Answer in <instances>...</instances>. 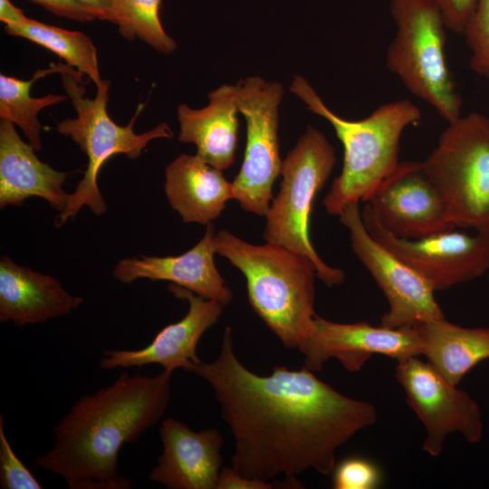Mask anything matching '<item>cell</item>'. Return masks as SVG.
<instances>
[{
  "instance_id": "15",
  "label": "cell",
  "mask_w": 489,
  "mask_h": 489,
  "mask_svg": "<svg viewBox=\"0 0 489 489\" xmlns=\"http://www.w3.org/2000/svg\"><path fill=\"white\" fill-rule=\"evenodd\" d=\"M168 290L177 298L187 301V314L180 321L164 327L144 348L106 350L99 360L101 369H129L159 364L172 372L177 369L192 372L201 360L197 354V343L202 335L217 322L224 306L175 283H170Z\"/></svg>"
},
{
  "instance_id": "7",
  "label": "cell",
  "mask_w": 489,
  "mask_h": 489,
  "mask_svg": "<svg viewBox=\"0 0 489 489\" xmlns=\"http://www.w3.org/2000/svg\"><path fill=\"white\" fill-rule=\"evenodd\" d=\"M336 162L335 150L325 135L309 125L283 160V180L265 215L264 239L308 256L317 276L327 286L345 280L341 269L325 264L312 246L310 216L316 194L330 177Z\"/></svg>"
},
{
  "instance_id": "27",
  "label": "cell",
  "mask_w": 489,
  "mask_h": 489,
  "mask_svg": "<svg viewBox=\"0 0 489 489\" xmlns=\"http://www.w3.org/2000/svg\"><path fill=\"white\" fill-rule=\"evenodd\" d=\"M331 474L335 489H374L381 481L377 465L360 456L343 459L335 465Z\"/></svg>"
},
{
  "instance_id": "5",
  "label": "cell",
  "mask_w": 489,
  "mask_h": 489,
  "mask_svg": "<svg viewBox=\"0 0 489 489\" xmlns=\"http://www.w3.org/2000/svg\"><path fill=\"white\" fill-rule=\"evenodd\" d=\"M66 96L70 99L76 116L57 123V131L70 137L88 158L83 177L69 194L65 208L55 219L56 226H62L72 219L82 206H88L95 216H101L107 204L98 185V176L102 165L112 156L123 154L130 159L139 158L147 145L153 139H170L173 131L166 122L138 134L134 131L137 118L145 104L139 103L135 115L128 125L115 123L108 114L110 82L102 80L93 98L86 96L82 74L72 68L61 73Z\"/></svg>"
},
{
  "instance_id": "12",
  "label": "cell",
  "mask_w": 489,
  "mask_h": 489,
  "mask_svg": "<svg viewBox=\"0 0 489 489\" xmlns=\"http://www.w3.org/2000/svg\"><path fill=\"white\" fill-rule=\"evenodd\" d=\"M396 378L409 407L423 423L427 436L423 450L437 456L447 435L457 432L470 444L483 436L479 405L466 392L449 383L418 356L398 360Z\"/></svg>"
},
{
  "instance_id": "33",
  "label": "cell",
  "mask_w": 489,
  "mask_h": 489,
  "mask_svg": "<svg viewBox=\"0 0 489 489\" xmlns=\"http://www.w3.org/2000/svg\"><path fill=\"white\" fill-rule=\"evenodd\" d=\"M90 9L98 19L112 22L111 0H75Z\"/></svg>"
},
{
  "instance_id": "10",
  "label": "cell",
  "mask_w": 489,
  "mask_h": 489,
  "mask_svg": "<svg viewBox=\"0 0 489 489\" xmlns=\"http://www.w3.org/2000/svg\"><path fill=\"white\" fill-rule=\"evenodd\" d=\"M360 212L370 235L435 291L472 281L489 270V232L468 235L453 229L420 239H405L393 235L368 203Z\"/></svg>"
},
{
  "instance_id": "28",
  "label": "cell",
  "mask_w": 489,
  "mask_h": 489,
  "mask_svg": "<svg viewBox=\"0 0 489 489\" xmlns=\"http://www.w3.org/2000/svg\"><path fill=\"white\" fill-rule=\"evenodd\" d=\"M0 488H43V485L13 450L5 433L2 414H0Z\"/></svg>"
},
{
  "instance_id": "26",
  "label": "cell",
  "mask_w": 489,
  "mask_h": 489,
  "mask_svg": "<svg viewBox=\"0 0 489 489\" xmlns=\"http://www.w3.org/2000/svg\"><path fill=\"white\" fill-rule=\"evenodd\" d=\"M470 50V67L489 80V0H476L463 33Z\"/></svg>"
},
{
  "instance_id": "31",
  "label": "cell",
  "mask_w": 489,
  "mask_h": 489,
  "mask_svg": "<svg viewBox=\"0 0 489 489\" xmlns=\"http://www.w3.org/2000/svg\"><path fill=\"white\" fill-rule=\"evenodd\" d=\"M271 482L249 479L237 473L232 466L222 467L216 489H271Z\"/></svg>"
},
{
  "instance_id": "29",
  "label": "cell",
  "mask_w": 489,
  "mask_h": 489,
  "mask_svg": "<svg viewBox=\"0 0 489 489\" xmlns=\"http://www.w3.org/2000/svg\"><path fill=\"white\" fill-rule=\"evenodd\" d=\"M441 13L446 26L455 34H462L476 0H427Z\"/></svg>"
},
{
  "instance_id": "19",
  "label": "cell",
  "mask_w": 489,
  "mask_h": 489,
  "mask_svg": "<svg viewBox=\"0 0 489 489\" xmlns=\"http://www.w3.org/2000/svg\"><path fill=\"white\" fill-rule=\"evenodd\" d=\"M83 302L63 289L54 277L0 260V321L22 327L67 315Z\"/></svg>"
},
{
  "instance_id": "11",
  "label": "cell",
  "mask_w": 489,
  "mask_h": 489,
  "mask_svg": "<svg viewBox=\"0 0 489 489\" xmlns=\"http://www.w3.org/2000/svg\"><path fill=\"white\" fill-rule=\"evenodd\" d=\"M339 217L349 230L353 253L388 301V311L382 315L380 326L396 329L446 319L431 284L368 232L360 203L347 205Z\"/></svg>"
},
{
  "instance_id": "32",
  "label": "cell",
  "mask_w": 489,
  "mask_h": 489,
  "mask_svg": "<svg viewBox=\"0 0 489 489\" xmlns=\"http://www.w3.org/2000/svg\"><path fill=\"white\" fill-rule=\"evenodd\" d=\"M27 18L23 11L14 6L9 0H0V20L5 25L21 24Z\"/></svg>"
},
{
  "instance_id": "22",
  "label": "cell",
  "mask_w": 489,
  "mask_h": 489,
  "mask_svg": "<svg viewBox=\"0 0 489 489\" xmlns=\"http://www.w3.org/2000/svg\"><path fill=\"white\" fill-rule=\"evenodd\" d=\"M415 327L420 341V355L454 386L475 366L489 359L488 328L461 327L446 319Z\"/></svg>"
},
{
  "instance_id": "23",
  "label": "cell",
  "mask_w": 489,
  "mask_h": 489,
  "mask_svg": "<svg viewBox=\"0 0 489 489\" xmlns=\"http://www.w3.org/2000/svg\"><path fill=\"white\" fill-rule=\"evenodd\" d=\"M71 68L62 62L50 63V68L37 70L28 81L0 74V118L17 126L36 151L42 149L43 126L38 120L39 112L64 101L67 96L48 94L35 98L30 94L31 88L36 80L51 73L61 74Z\"/></svg>"
},
{
  "instance_id": "30",
  "label": "cell",
  "mask_w": 489,
  "mask_h": 489,
  "mask_svg": "<svg viewBox=\"0 0 489 489\" xmlns=\"http://www.w3.org/2000/svg\"><path fill=\"white\" fill-rule=\"evenodd\" d=\"M49 12L61 17L79 22H91L96 15L75 0H32Z\"/></svg>"
},
{
  "instance_id": "16",
  "label": "cell",
  "mask_w": 489,
  "mask_h": 489,
  "mask_svg": "<svg viewBox=\"0 0 489 489\" xmlns=\"http://www.w3.org/2000/svg\"><path fill=\"white\" fill-rule=\"evenodd\" d=\"M163 446L149 479L168 489H216L224 436L216 428L196 432L185 423L165 418L159 427Z\"/></svg>"
},
{
  "instance_id": "13",
  "label": "cell",
  "mask_w": 489,
  "mask_h": 489,
  "mask_svg": "<svg viewBox=\"0 0 489 489\" xmlns=\"http://www.w3.org/2000/svg\"><path fill=\"white\" fill-rule=\"evenodd\" d=\"M304 367L321 371L331 359H337L350 372L360 371L374 355L397 361L420 355L415 326L388 329L366 322L340 323L315 315L312 328L298 347Z\"/></svg>"
},
{
  "instance_id": "24",
  "label": "cell",
  "mask_w": 489,
  "mask_h": 489,
  "mask_svg": "<svg viewBox=\"0 0 489 489\" xmlns=\"http://www.w3.org/2000/svg\"><path fill=\"white\" fill-rule=\"evenodd\" d=\"M6 34L25 38L62 59L67 65L86 75L96 86L101 83L97 50L91 38L31 18L21 24L5 25Z\"/></svg>"
},
{
  "instance_id": "20",
  "label": "cell",
  "mask_w": 489,
  "mask_h": 489,
  "mask_svg": "<svg viewBox=\"0 0 489 489\" xmlns=\"http://www.w3.org/2000/svg\"><path fill=\"white\" fill-rule=\"evenodd\" d=\"M207 96L209 102L204 108L177 106V140L195 144L199 158L224 170L233 164L237 145V86L223 84Z\"/></svg>"
},
{
  "instance_id": "8",
  "label": "cell",
  "mask_w": 489,
  "mask_h": 489,
  "mask_svg": "<svg viewBox=\"0 0 489 489\" xmlns=\"http://www.w3.org/2000/svg\"><path fill=\"white\" fill-rule=\"evenodd\" d=\"M456 227L489 232V118L461 116L421 161Z\"/></svg>"
},
{
  "instance_id": "1",
  "label": "cell",
  "mask_w": 489,
  "mask_h": 489,
  "mask_svg": "<svg viewBox=\"0 0 489 489\" xmlns=\"http://www.w3.org/2000/svg\"><path fill=\"white\" fill-rule=\"evenodd\" d=\"M192 372L212 388L234 437L232 467L249 479L283 475L285 488H302L298 475L331 474L337 450L377 422L373 404L340 393L304 366L251 371L235 353L229 326L217 357Z\"/></svg>"
},
{
  "instance_id": "3",
  "label": "cell",
  "mask_w": 489,
  "mask_h": 489,
  "mask_svg": "<svg viewBox=\"0 0 489 489\" xmlns=\"http://www.w3.org/2000/svg\"><path fill=\"white\" fill-rule=\"evenodd\" d=\"M290 90L331 124L343 146L342 169L323 198L325 210L339 216L347 205L368 202L400 163L401 135L421 120L419 108L403 99L380 105L362 120H348L331 111L302 76L293 77Z\"/></svg>"
},
{
  "instance_id": "9",
  "label": "cell",
  "mask_w": 489,
  "mask_h": 489,
  "mask_svg": "<svg viewBox=\"0 0 489 489\" xmlns=\"http://www.w3.org/2000/svg\"><path fill=\"white\" fill-rule=\"evenodd\" d=\"M237 106L246 120V146L239 173L232 182L234 199L242 209L265 216L273 186L281 175L279 152V106L281 83L250 76L237 83Z\"/></svg>"
},
{
  "instance_id": "21",
  "label": "cell",
  "mask_w": 489,
  "mask_h": 489,
  "mask_svg": "<svg viewBox=\"0 0 489 489\" xmlns=\"http://www.w3.org/2000/svg\"><path fill=\"white\" fill-rule=\"evenodd\" d=\"M164 189L185 223L206 225L234 199L232 182L197 155L182 154L166 167Z\"/></svg>"
},
{
  "instance_id": "2",
  "label": "cell",
  "mask_w": 489,
  "mask_h": 489,
  "mask_svg": "<svg viewBox=\"0 0 489 489\" xmlns=\"http://www.w3.org/2000/svg\"><path fill=\"white\" fill-rule=\"evenodd\" d=\"M172 371H123L110 385L81 397L53 428L52 448L34 465L61 476L70 489H129L119 474V453L164 416Z\"/></svg>"
},
{
  "instance_id": "17",
  "label": "cell",
  "mask_w": 489,
  "mask_h": 489,
  "mask_svg": "<svg viewBox=\"0 0 489 489\" xmlns=\"http://www.w3.org/2000/svg\"><path fill=\"white\" fill-rule=\"evenodd\" d=\"M215 235L211 222L206 225L202 239L186 253L177 256L124 258L117 263L112 275L121 283L144 278L168 281L226 306L233 299V292L215 264Z\"/></svg>"
},
{
  "instance_id": "18",
  "label": "cell",
  "mask_w": 489,
  "mask_h": 489,
  "mask_svg": "<svg viewBox=\"0 0 489 489\" xmlns=\"http://www.w3.org/2000/svg\"><path fill=\"white\" fill-rule=\"evenodd\" d=\"M9 120L0 122V208L20 206L30 197L46 200L62 212L69 194L63 189L67 173L41 161L35 149L18 135Z\"/></svg>"
},
{
  "instance_id": "4",
  "label": "cell",
  "mask_w": 489,
  "mask_h": 489,
  "mask_svg": "<svg viewBox=\"0 0 489 489\" xmlns=\"http://www.w3.org/2000/svg\"><path fill=\"white\" fill-rule=\"evenodd\" d=\"M216 253L239 269L246 280L250 305L286 349H298L309 335L314 312L317 276L308 256L265 242L249 244L221 230Z\"/></svg>"
},
{
  "instance_id": "14",
  "label": "cell",
  "mask_w": 489,
  "mask_h": 489,
  "mask_svg": "<svg viewBox=\"0 0 489 489\" xmlns=\"http://www.w3.org/2000/svg\"><path fill=\"white\" fill-rule=\"evenodd\" d=\"M367 203L380 222L400 238L420 239L456 227L418 161L400 162Z\"/></svg>"
},
{
  "instance_id": "6",
  "label": "cell",
  "mask_w": 489,
  "mask_h": 489,
  "mask_svg": "<svg viewBox=\"0 0 489 489\" xmlns=\"http://www.w3.org/2000/svg\"><path fill=\"white\" fill-rule=\"evenodd\" d=\"M396 26L386 63L405 87L448 123L461 117L462 100L446 60V23L427 0H390Z\"/></svg>"
},
{
  "instance_id": "25",
  "label": "cell",
  "mask_w": 489,
  "mask_h": 489,
  "mask_svg": "<svg viewBox=\"0 0 489 489\" xmlns=\"http://www.w3.org/2000/svg\"><path fill=\"white\" fill-rule=\"evenodd\" d=\"M161 0H111L112 23L128 41L139 39L158 53L168 54L177 43L159 20Z\"/></svg>"
}]
</instances>
